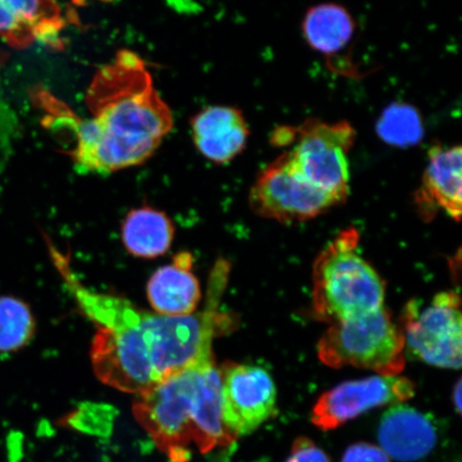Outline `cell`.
I'll return each mask as SVG.
<instances>
[{"label":"cell","mask_w":462,"mask_h":462,"mask_svg":"<svg viewBox=\"0 0 462 462\" xmlns=\"http://www.w3.org/2000/svg\"><path fill=\"white\" fill-rule=\"evenodd\" d=\"M34 100L45 111L44 125L60 134L80 173L106 176L146 162L172 128L169 106L155 89L142 58L120 51L87 89L90 117L75 114L43 89Z\"/></svg>","instance_id":"obj_2"},{"label":"cell","mask_w":462,"mask_h":462,"mask_svg":"<svg viewBox=\"0 0 462 462\" xmlns=\"http://www.w3.org/2000/svg\"><path fill=\"white\" fill-rule=\"evenodd\" d=\"M453 402L456 407V411L461 412V381L459 380L454 389Z\"/></svg>","instance_id":"obj_22"},{"label":"cell","mask_w":462,"mask_h":462,"mask_svg":"<svg viewBox=\"0 0 462 462\" xmlns=\"http://www.w3.org/2000/svg\"><path fill=\"white\" fill-rule=\"evenodd\" d=\"M342 462H391V458L380 447L359 442L346 449Z\"/></svg>","instance_id":"obj_21"},{"label":"cell","mask_w":462,"mask_h":462,"mask_svg":"<svg viewBox=\"0 0 462 462\" xmlns=\"http://www.w3.org/2000/svg\"><path fill=\"white\" fill-rule=\"evenodd\" d=\"M423 215L441 209L459 222L462 212V153L460 146L433 144L417 198Z\"/></svg>","instance_id":"obj_13"},{"label":"cell","mask_w":462,"mask_h":462,"mask_svg":"<svg viewBox=\"0 0 462 462\" xmlns=\"http://www.w3.org/2000/svg\"><path fill=\"white\" fill-rule=\"evenodd\" d=\"M414 395L415 384L400 374L346 381L323 393L311 411V423L323 431L337 430L369 410L395 406Z\"/></svg>","instance_id":"obj_9"},{"label":"cell","mask_w":462,"mask_h":462,"mask_svg":"<svg viewBox=\"0 0 462 462\" xmlns=\"http://www.w3.org/2000/svg\"><path fill=\"white\" fill-rule=\"evenodd\" d=\"M337 205L300 175L288 152L260 172L250 192V206L257 216L282 223L308 221Z\"/></svg>","instance_id":"obj_8"},{"label":"cell","mask_w":462,"mask_h":462,"mask_svg":"<svg viewBox=\"0 0 462 462\" xmlns=\"http://www.w3.org/2000/svg\"><path fill=\"white\" fill-rule=\"evenodd\" d=\"M354 32L351 15L335 4L316 5L309 10L303 22V32L309 44L325 54L344 49Z\"/></svg>","instance_id":"obj_17"},{"label":"cell","mask_w":462,"mask_h":462,"mask_svg":"<svg viewBox=\"0 0 462 462\" xmlns=\"http://www.w3.org/2000/svg\"><path fill=\"white\" fill-rule=\"evenodd\" d=\"M133 412L171 462H189L192 446L207 454L236 440L225 424L215 356L138 395Z\"/></svg>","instance_id":"obj_3"},{"label":"cell","mask_w":462,"mask_h":462,"mask_svg":"<svg viewBox=\"0 0 462 462\" xmlns=\"http://www.w3.org/2000/svg\"><path fill=\"white\" fill-rule=\"evenodd\" d=\"M360 235L344 230L316 259L313 309L318 319L331 323L384 308V282L359 252Z\"/></svg>","instance_id":"obj_4"},{"label":"cell","mask_w":462,"mask_h":462,"mask_svg":"<svg viewBox=\"0 0 462 462\" xmlns=\"http://www.w3.org/2000/svg\"><path fill=\"white\" fill-rule=\"evenodd\" d=\"M36 321L29 306L22 300L0 297V354L19 351L32 342Z\"/></svg>","instance_id":"obj_18"},{"label":"cell","mask_w":462,"mask_h":462,"mask_svg":"<svg viewBox=\"0 0 462 462\" xmlns=\"http://www.w3.org/2000/svg\"><path fill=\"white\" fill-rule=\"evenodd\" d=\"M318 357L332 368L352 366L380 375H398L406 366V342L385 308L333 323L317 346Z\"/></svg>","instance_id":"obj_5"},{"label":"cell","mask_w":462,"mask_h":462,"mask_svg":"<svg viewBox=\"0 0 462 462\" xmlns=\"http://www.w3.org/2000/svg\"><path fill=\"white\" fill-rule=\"evenodd\" d=\"M199 153L217 164H226L246 147L250 130L244 114L231 106H210L190 120Z\"/></svg>","instance_id":"obj_14"},{"label":"cell","mask_w":462,"mask_h":462,"mask_svg":"<svg viewBox=\"0 0 462 462\" xmlns=\"http://www.w3.org/2000/svg\"><path fill=\"white\" fill-rule=\"evenodd\" d=\"M378 440L391 459L415 462L424 459L436 448L437 426L419 410L395 404L381 418Z\"/></svg>","instance_id":"obj_12"},{"label":"cell","mask_w":462,"mask_h":462,"mask_svg":"<svg viewBox=\"0 0 462 462\" xmlns=\"http://www.w3.org/2000/svg\"><path fill=\"white\" fill-rule=\"evenodd\" d=\"M223 417L233 435H250L277 412L274 381L263 368L226 362L219 368Z\"/></svg>","instance_id":"obj_10"},{"label":"cell","mask_w":462,"mask_h":462,"mask_svg":"<svg viewBox=\"0 0 462 462\" xmlns=\"http://www.w3.org/2000/svg\"><path fill=\"white\" fill-rule=\"evenodd\" d=\"M175 228L164 212L152 207L132 210L123 225L124 245L131 255L153 259L169 252Z\"/></svg>","instance_id":"obj_16"},{"label":"cell","mask_w":462,"mask_h":462,"mask_svg":"<svg viewBox=\"0 0 462 462\" xmlns=\"http://www.w3.org/2000/svg\"><path fill=\"white\" fill-rule=\"evenodd\" d=\"M411 111H403L402 108L395 109L386 116L383 123V131L386 138L398 142L410 140L412 136V129L419 131V121L413 117Z\"/></svg>","instance_id":"obj_19"},{"label":"cell","mask_w":462,"mask_h":462,"mask_svg":"<svg viewBox=\"0 0 462 462\" xmlns=\"http://www.w3.org/2000/svg\"><path fill=\"white\" fill-rule=\"evenodd\" d=\"M192 267L190 254L180 253L172 263L155 271L148 282L147 297L158 314L179 317L195 313L201 291Z\"/></svg>","instance_id":"obj_15"},{"label":"cell","mask_w":462,"mask_h":462,"mask_svg":"<svg viewBox=\"0 0 462 462\" xmlns=\"http://www.w3.org/2000/svg\"><path fill=\"white\" fill-rule=\"evenodd\" d=\"M460 297L454 291L437 294L420 309L410 302L402 326L406 349L420 361L439 368L459 369L462 354Z\"/></svg>","instance_id":"obj_7"},{"label":"cell","mask_w":462,"mask_h":462,"mask_svg":"<svg viewBox=\"0 0 462 462\" xmlns=\"http://www.w3.org/2000/svg\"><path fill=\"white\" fill-rule=\"evenodd\" d=\"M46 242L79 310L96 326L90 356L95 374L104 384L141 395L194 363L213 356V340L231 327L230 317L218 310L227 279L224 263L217 264L212 275L207 309L171 317L149 313L128 300L85 287L75 275L70 259L49 239Z\"/></svg>","instance_id":"obj_1"},{"label":"cell","mask_w":462,"mask_h":462,"mask_svg":"<svg viewBox=\"0 0 462 462\" xmlns=\"http://www.w3.org/2000/svg\"><path fill=\"white\" fill-rule=\"evenodd\" d=\"M65 26L57 0H0V38L15 49L60 45Z\"/></svg>","instance_id":"obj_11"},{"label":"cell","mask_w":462,"mask_h":462,"mask_svg":"<svg viewBox=\"0 0 462 462\" xmlns=\"http://www.w3.org/2000/svg\"><path fill=\"white\" fill-rule=\"evenodd\" d=\"M285 462H331V459L310 439L299 437L294 440L291 456Z\"/></svg>","instance_id":"obj_20"},{"label":"cell","mask_w":462,"mask_h":462,"mask_svg":"<svg viewBox=\"0 0 462 462\" xmlns=\"http://www.w3.org/2000/svg\"><path fill=\"white\" fill-rule=\"evenodd\" d=\"M293 141L289 157L306 181L342 204L349 195V164L346 154L356 140V131L346 121L337 124L310 120L298 129L275 133V141Z\"/></svg>","instance_id":"obj_6"}]
</instances>
